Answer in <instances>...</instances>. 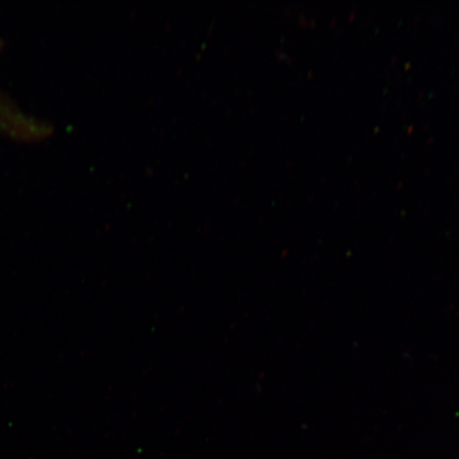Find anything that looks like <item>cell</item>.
Wrapping results in <instances>:
<instances>
[{"label": "cell", "instance_id": "cell-1", "mask_svg": "<svg viewBox=\"0 0 459 459\" xmlns=\"http://www.w3.org/2000/svg\"><path fill=\"white\" fill-rule=\"evenodd\" d=\"M49 132L48 124L22 111L0 91V134L19 141H38L44 139Z\"/></svg>", "mask_w": 459, "mask_h": 459}]
</instances>
